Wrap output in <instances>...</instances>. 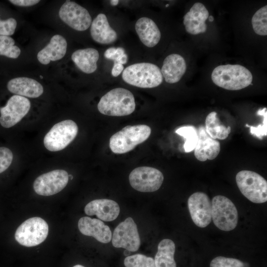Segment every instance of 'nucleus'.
Returning <instances> with one entry per match:
<instances>
[{"instance_id":"7ed1b4c3","label":"nucleus","mask_w":267,"mask_h":267,"mask_svg":"<svg viewBox=\"0 0 267 267\" xmlns=\"http://www.w3.org/2000/svg\"><path fill=\"white\" fill-rule=\"evenodd\" d=\"M122 77L126 83L140 88L157 87L163 80L160 69L148 62L137 63L127 67Z\"/></svg>"},{"instance_id":"f3484780","label":"nucleus","mask_w":267,"mask_h":267,"mask_svg":"<svg viewBox=\"0 0 267 267\" xmlns=\"http://www.w3.org/2000/svg\"><path fill=\"white\" fill-rule=\"evenodd\" d=\"M84 211L88 216L95 215L101 221L111 222L118 217L120 213V207L117 202L112 200L99 199L88 203Z\"/></svg>"},{"instance_id":"7c9ffc66","label":"nucleus","mask_w":267,"mask_h":267,"mask_svg":"<svg viewBox=\"0 0 267 267\" xmlns=\"http://www.w3.org/2000/svg\"><path fill=\"white\" fill-rule=\"evenodd\" d=\"M257 114L263 116V124H260L257 127L251 126L248 124L246 127L250 128L251 134L260 139H263V137L267 135V108L260 109L257 112Z\"/></svg>"},{"instance_id":"9b49d317","label":"nucleus","mask_w":267,"mask_h":267,"mask_svg":"<svg viewBox=\"0 0 267 267\" xmlns=\"http://www.w3.org/2000/svg\"><path fill=\"white\" fill-rule=\"evenodd\" d=\"M69 175L63 170H54L36 178L33 183L35 192L42 196L54 195L63 189L68 183Z\"/></svg>"},{"instance_id":"c03bdc74","label":"nucleus","mask_w":267,"mask_h":267,"mask_svg":"<svg viewBox=\"0 0 267 267\" xmlns=\"http://www.w3.org/2000/svg\"><path fill=\"white\" fill-rule=\"evenodd\" d=\"M168 5H169V4H167V5H166V6L167 7V6H168Z\"/></svg>"},{"instance_id":"393cba45","label":"nucleus","mask_w":267,"mask_h":267,"mask_svg":"<svg viewBox=\"0 0 267 267\" xmlns=\"http://www.w3.org/2000/svg\"><path fill=\"white\" fill-rule=\"evenodd\" d=\"M176 246L171 239H164L158 245V251L155 256L156 267H177L174 259Z\"/></svg>"},{"instance_id":"e433bc0d","label":"nucleus","mask_w":267,"mask_h":267,"mask_svg":"<svg viewBox=\"0 0 267 267\" xmlns=\"http://www.w3.org/2000/svg\"><path fill=\"white\" fill-rule=\"evenodd\" d=\"M124 66L123 64L119 63H114L111 73L113 77L118 76L123 71Z\"/></svg>"},{"instance_id":"f704fd0d","label":"nucleus","mask_w":267,"mask_h":267,"mask_svg":"<svg viewBox=\"0 0 267 267\" xmlns=\"http://www.w3.org/2000/svg\"><path fill=\"white\" fill-rule=\"evenodd\" d=\"M17 26V21L13 18L4 20L0 19V36H9L13 35Z\"/></svg>"},{"instance_id":"58836bf2","label":"nucleus","mask_w":267,"mask_h":267,"mask_svg":"<svg viewBox=\"0 0 267 267\" xmlns=\"http://www.w3.org/2000/svg\"><path fill=\"white\" fill-rule=\"evenodd\" d=\"M130 254V251L128 250H126L124 251V255L126 256V257H128L129 256Z\"/></svg>"},{"instance_id":"0eeeda50","label":"nucleus","mask_w":267,"mask_h":267,"mask_svg":"<svg viewBox=\"0 0 267 267\" xmlns=\"http://www.w3.org/2000/svg\"><path fill=\"white\" fill-rule=\"evenodd\" d=\"M48 225L40 217H32L24 221L17 228L15 239L20 245L33 247L39 245L46 238Z\"/></svg>"},{"instance_id":"c756f323","label":"nucleus","mask_w":267,"mask_h":267,"mask_svg":"<svg viewBox=\"0 0 267 267\" xmlns=\"http://www.w3.org/2000/svg\"><path fill=\"white\" fill-rule=\"evenodd\" d=\"M124 265L126 267H156L152 258L140 254L126 257Z\"/></svg>"},{"instance_id":"72a5a7b5","label":"nucleus","mask_w":267,"mask_h":267,"mask_svg":"<svg viewBox=\"0 0 267 267\" xmlns=\"http://www.w3.org/2000/svg\"><path fill=\"white\" fill-rule=\"evenodd\" d=\"M13 155L11 150L0 147V174L5 171L11 165Z\"/></svg>"},{"instance_id":"b1692460","label":"nucleus","mask_w":267,"mask_h":267,"mask_svg":"<svg viewBox=\"0 0 267 267\" xmlns=\"http://www.w3.org/2000/svg\"><path fill=\"white\" fill-rule=\"evenodd\" d=\"M98 51L93 48L78 49L74 51L71 59L77 67L84 73L91 74L97 69Z\"/></svg>"},{"instance_id":"20e7f679","label":"nucleus","mask_w":267,"mask_h":267,"mask_svg":"<svg viewBox=\"0 0 267 267\" xmlns=\"http://www.w3.org/2000/svg\"><path fill=\"white\" fill-rule=\"evenodd\" d=\"M151 132V128L146 125L126 126L111 136L109 147L115 154L127 153L147 140Z\"/></svg>"},{"instance_id":"5701e85b","label":"nucleus","mask_w":267,"mask_h":267,"mask_svg":"<svg viewBox=\"0 0 267 267\" xmlns=\"http://www.w3.org/2000/svg\"><path fill=\"white\" fill-rule=\"evenodd\" d=\"M135 29L141 43L147 47L155 46L160 40V31L156 23L149 18L143 17L138 19L136 22Z\"/></svg>"},{"instance_id":"bb28decb","label":"nucleus","mask_w":267,"mask_h":267,"mask_svg":"<svg viewBox=\"0 0 267 267\" xmlns=\"http://www.w3.org/2000/svg\"><path fill=\"white\" fill-rule=\"evenodd\" d=\"M178 134L184 139L183 148L186 153L194 150L198 139L197 130L193 126L181 127L175 131Z\"/></svg>"},{"instance_id":"412c9836","label":"nucleus","mask_w":267,"mask_h":267,"mask_svg":"<svg viewBox=\"0 0 267 267\" xmlns=\"http://www.w3.org/2000/svg\"><path fill=\"white\" fill-rule=\"evenodd\" d=\"M186 70V64L183 57L179 54L173 53L164 59L161 73L165 81L169 84L178 82Z\"/></svg>"},{"instance_id":"2f4dec72","label":"nucleus","mask_w":267,"mask_h":267,"mask_svg":"<svg viewBox=\"0 0 267 267\" xmlns=\"http://www.w3.org/2000/svg\"><path fill=\"white\" fill-rule=\"evenodd\" d=\"M210 267H246V265L237 259L219 256L212 260Z\"/></svg>"},{"instance_id":"9d476101","label":"nucleus","mask_w":267,"mask_h":267,"mask_svg":"<svg viewBox=\"0 0 267 267\" xmlns=\"http://www.w3.org/2000/svg\"><path fill=\"white\" fill-rule=\"evenodd\" d=\"M112 243L116 248H123L130 252H135L140 245V239L136 223L128 217L115 228Z\"/></svg>"},{"instance_id":"f257e3e1","label":"nucleus","mask_w":267,"mask_h":267,"mask_svg":"<svg viewBox=\"0 0 267 267\" xmlns=\"http://www.w3.org/2000/svg\"><path fill=\"white\" fill-rule=\"evenodd\" d=\"M135 103L133 94L128 89L118 88L111 89L102 96L97 109L103 115L125 116L135 110Z\"/></svg>"},{"instance_id":"2eb2a0df","label":"nucleus","mask_w":267,"mask_h":267,"mask_svg":"<svg viewBox=\"0 0 267 267\" xmlns=\"http://www.w3.org/2000/svg\"><path fill=\"white\" fill-rule=\"evenodd\" d=\"M209 16V11L203 4L199 2L195 3L183 16V23L186 31L191 35L205 32L207 30L205 21Z\"/></svg>"},{"instance_id":"c85d7f7f","label":"nucleus","mask_w":267,"mask_h":267,"mask_svg":"<svg viewBox=\"0 0 267 267\" xmlns=\"http://www.w3.org/2000/svg\"><path fill=\"white\" fill-rule=\"evenodd\" d=\"M14 44V40L10 37L0 36V55L17 58L20 54L21 50Z\"/></svg>"},{"instance_id":"473e14b6","label":"nucleus","mask_w":267,"mask_h":267,"mask_svg":"<svg viewBox=\"0 0 267 267\" xmlns=\"http://www.w3.org/2000/svg\"><path fill=\"white\" fill-rule=\"evenodd\" d=\"M104 57L108 59L114 60V63L125 64L127 63L128 56L125 49L121 47L117 48L111 47L104 52Z\"/></svg>"},{"instance_id":"a878e982","label":"nucleus","mask_w":267,"mask_h":267,"mask_svg":"<svg viewBox=\"0 0 267 267\" xmlns=\"http://www.w3.org/2000/svg\"><path fill=\"white\" fill-rule=\"evenodd\" d=\"M205 129L207 134L214 139H225L231 131L230 126L226 128L221 123L215 111L210 113L206 117Z\"/></svg>"},{"instance_id":"39448f33","label":"nucleus","mask_w":267,"mask_h":267,"mask_svg":"<svg viewBox=\"0 0 267 267\" xmlns=\"http://www.w3.org/2000/svg\"><path fill=\"white\" fill-rule=\"evenodd\" d=\"M236 181L241 193L250 201L263 203L267 201V181L259 174L248 170L239 172Z\"/></svg>"},{"instance_id":"aec40b11","label":"nucleus","mask_w":267,"mask_h":267,"mask_svg":"<svg viewBox=\"0 0 267 267\" xmlns=\"http://www.w3.org/2000/svg\"><path fill=\"white\" fill-rule=\"evenodd\" d=\"M8 90L23 97L37 98L44 92L42 85L36 80L28 77H18L10 80L7 83Z\"/></svg>"},{"instance_id":"f8f14e48","label":"nucleus","mask_w":267,"mask_h":267,"mask_svg":"<svg viewBox=\"0 0 267 267\" xmlns=\"http://www.w3.org/2000/svg\"><path fill=\"white\" fill-rule=\"evenodd\" d=\"M30 100L18 95L12 96L5 106L0 108V124L5 128H11L19 122L30 109Z\"/></svg>"},{"instance_id":"4c0bfd02","label":"nucleus","mask_w":267,"mask_h":267,"mask_svg":"<svg viewBox=\"0 0 267 267\" xmlns=\"http://www.w3.org/2000/svg\"><path fill=\"white\" fill-rule=\"evenodd\" d=\"M119 2V0H110V3L112 5H116Z\"/></svg>"},{"instance_id":"1a4fd4ad","label":"nucleus","mask_w":267,"mask_h":267,"mask_svg":"<svg viewBox=\"0 0 267 267\" xmlns=\"http://www.w3.org/2000/svg\"><path fill=\"white\" fill-rule=\"evenodd\" d=\"M129 181L134 189L142 192H152L158 190L164 180L162 173L150 167H139L130 174Z\"/></svg>"},{"instance_id":"4468645a","label":"nucleus","mask_w":267,"mask_h":267,"mask_svg":"<svg viewBox=\"0 0 267 267\" xmlns=\"http://www.w3.org/2000/svg\"><path fill=\"white\" fill-rule=\"evenodd\" d=\"M187 204L191 218L197 226L204 228L210 224L212 220V204L206 193H193L188 198Z\"/></svg>"},{"instance_id":"6e6552de","label":"nucleus","mask_w":267,"mask_h":267,"mask_svg":"<svg viewBox=\"0 0 267 267\" xmlns=\"http://www.w3.org/2000/svg\"><path fill=\"white\" fill-rule=\"evenodd\" d=\"M212 219L220 230L229 231L234 229L238 222V212L233 202L228 198L217 195L212 202Z\"/></svg>"},{"instance_id":"6ab92c4d","label":"nucleus","mask_w":267,"mask_h":267,"mask_svg":"<svg viewBox=\"0 0 267 267\" xmlns=\"http://www.w3.org/2000/svg\"><path fill=\"white\" fill-rule=\"evenodd\" d=\"M90 32L92 39L100 44H112L118 38L116 32L110 27L106 16L103 13L98 14L92 21Z\"/></svg>"},{"instance_id":"4be33fe9","label":"nucleus","mask_w":267,"mask_h":267,"mask_svg":"<svg viewBox=\"0 0 267 267\" xmlns=\"http://www.w3.org/2000/svg\"><path fill=\"white\" fill-rule=\"evenodd\" d=\"M67 47L65 39L60 35H55L49 43L38 52V60L44 65L48 64L51 61L60 60L65 55Z\"/></svg>"},{"instance_id":"ddd939ff","label":"nucleus","mask_w":267,"mask_h":267,"mask_svg":"<svg viewBox=\"0 0 267 267\" xmlns=\"http://www.w3.org/2000/svg\"><path fill=\"white\" fill-rule=\"evenodd\" d=\"M60 19L72 29L83 31L90 26L92 19L89 11L76 2L66 1L59 11Z\"/></svg>"},{"instance_id":"a19ab883","label":"nucleus","mask_w":267,"mask_h":267,"mask_svg":"<svg viewBox=\"0 0 267 267\" xmlns=\"http://www.w3.org/2000/svg\"><path fill=\"white\" fill-rule=\"evenodd\" d=\"M73 267H85L80 265H77L74 266Z\"/></svg>"},{"instance_id":"c9c22d12","label":"nucleus","mask_w":267,"mask_h":267,"mask_svg":"<svg viewBox=\"0 0 267 267\" xmlns=\"http://www.w3.org/2000/svg\"><path fill=\"white\" fill-rule=\"evenodd\" d=\"M39 0H10L9 2L19 6H30L36 4Z\"/></svg>"},{"instance_id":"ea45409f","label":"nucleus","mask_w":267,"mask_h":267,"mask_svg":"<svg viewBox=\"0 0 267 267\" xmlns=\"http://www.w3.org/2000/svg\"><path fill=\"white\" fill-rule=\"evenodd\" d=\"M208 19H209V20L210 21V22H213L214 21V17L212 15H210V16H209L208 17Z\"/></svg>"},{"instance_id":"79ce46f5","label":"nucleus","mask_w":267,"mask_h":267,"mask_svg":"<svg viewBox=\"0 0 267 267\" xmlns=\"http://www.w3.org/2000/svg\"><path fill=\"white\" fill-rule=\"evenodd\" d=\"M73 176L72 175H69V178H70V179L71 180H72L73 179Z\"/></svg>"},{"instance_id":"cd10ccee","label":"nucleus","mask_w":267,"mask_h":267,"mask_svg":"<svg viewBox=\"0 0 267 267\" xmlns=\"http://www.w3.org/2000/svg\"><path fill=\"white\" fill-rule=\"evenodd\" d=\"M253 30L258 35H267V5L258 10L252 18Z\"/></svg>"},{"instance_id":"dca6fc26","label":"nucleus","mask_w":267,"mask_h":267,"mask_svg":"<svg viewBox=\"0 0 267 267\" xmlns=\"http://www.w3.org/2000/svg\"><path fill=\"white\" fill-rule=\"evenodd\" d=\"M78 226L81 233L93 237L100 242L107 243L112 239V232L109 227L97 219L82 217L78 221Z\"/></svg>"},{"instance_id":"f03ea898","label":"nucleus","mask_w":267,"mask_h":267,"mask_svg":"<svg viewBox=\"0 0 267 267\" xmlns=\"http://www.w3.org/2000/svg\"><path fill=\"white\" fill-rule=\"evenodd\" d=\"M211 78L213 83L221 88L231 90L243 89L252 82L251 72L238 64L220 65L213 71Z\"/></svg>"},{"instance_id":"37998d69","label":"nucleus","mask_w":267,"mask_h":267,"mask_svg":"<svg viewBox=\"0 0 267 267\" xmlns=\"http://www.w3.org/2000/svg\"><path fill=\"white\" fill-rule=\"evenodd\" d=\"M40 78H41V79H43V76H40Z\"/></svg>"},{"instance_id":"a211bd4d","label":"nucleus","mask_w":267,"mask_h":267,"mask_svg":"<svg viewBox=\"0 0 267 267\" xmlns=\"http://www.w3.org/2000/svg\"><path fill=\"white\" fill-rule=\"evenodd\" d=\"M197 130L198 139L194 149L195 157L200 161L214 159L220 152V142L211 138L204 126H199Z\"/></svg>"},{"instance_id":"423d86ee","label":"nucleus","mask_w":267,"mask_h":267,"mask_svg":"<svg viewBox=\"0 0 267 267\" xmlns=\"http://www.w3.org/2000/svg\"><path fill=\"white\" fill-rule=\"evenodd\" d=\"M78 132V126L73 120H66L57 123L44 136V147L52 152L63 150L73 141Z\"/></svg>"}]
</instances>
